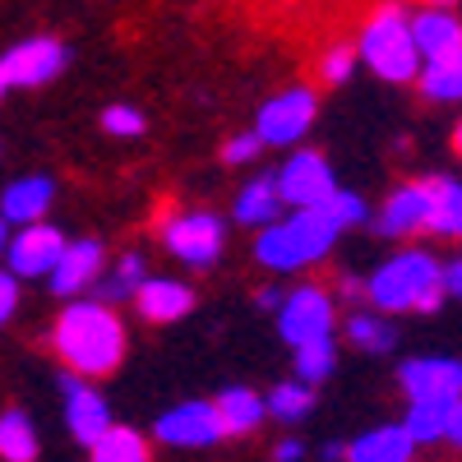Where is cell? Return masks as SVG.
<instances>
[{"instance_id":"obj_3","label":"cell","mask_w":462,"mask_h":462,"mask_svg":"<svg viewBox=\"0 0 462 462\" xmlns=\"http://www.w3.org/2000/svg\"><path fill=\"white\" fill-rule=\"evenodd\" d=\"M333 241H337V226L319 208H305V213H291V217H278L273 226H263V236L254 241V259L263 268L291 273V268L324 259Z\"/></svg>"},{"instance_id":"obj_32","label":"cell","mask_w":462,"mask_h":462,"mask_svg":"<svg viewBox=\"0 0 462 462\" xmlns=\"http://www.w3.org/2000/svg\"><path fill=\"white\" fill-rule=\"evenodd\" d=\"M102 130L106 134H116V139H134V134H143V111H134V106H106L102 111Z\"/></svg>"},{"instance_id":"obj_37","label":"cell","mask_w":462,"mask_h":462,"mask_svg":"<svg viewBox=\"0 0 462 462\" xmlns=\"http://www.w3.org/2000/svg\"><path fill=\"white\" fill-rule=\"evenodd\" d=\"M444 439L462 448V398H457V402L448 407V430H444Z\"/></svg>"},{"instance_id":"obj_24","label":"cell","mask_w":462,"mask_h":462,"mask_svg":"<svg viewBox=\"0 0 462 462\" xmlns=\"http://www.w3.org/2000/svg\"><path fill=\"white\" fill-rule=\"evenodd\" d=\"M0 457L5 462H32L37 457V430L19 407H10L0 416Z\"/></svg>"},{"instance_id":"obj_8","label":"cell","mask_w":462,"mask_h":462,"mask_svg":"<svg viewBox=\"0 0 462 462\" xmlns=\"http://www.w3.org/2000/svg\"><path fill=\"white\" fill-rule=\"evenodd\" d=\"M278 328L291 346H310L319 337H333V296H324L319 287L287 291L282 310H278Z\"/></svg>"},{"instance_id":"obj_31","label":"cell","mask_w":462,"mask_h":462,"mask_svg":"<svg viewBox=\"0 0 462 462\" xmlns=\"http://www.w3.org/2000/svg\"><path fill=\"white\" fill-rule=\"evenodd\" d=\"M319 213L337 226V231H346V226H356V222H365V204L356 199V195H346V189H333L328 195V204H319Z\"/></svg>"},{"instance_id":"obj_1","label":"cell","mask_w":462,"mask_h":462,"mask_svg":"<svg viewBox=\"0 0 462 462\" xmlns=\"http://www.w3.org/2000/svg\"><path fill=\"white\" fill-rule=\"evenodd\" d=\"M56 352L69 365V374H111L125 361V324L111 315V305L102 300H74L65 305V315L56 319Z\"/></svg>"},{"instance_id":"obj_41","label":"cell","mask_w":462,"mask_h":462,"mask_svg":"<svg viewBox=\"0 0 462 462\" xmlns=\"http://www.w3.org/2000/svg\"><path fill=\"white\" fill-rule=\"evenodd\" d=\"M453 148H457V158H462V121H457V130H453Z\"/></svg>"},{"instance_id":"obj_19","label":"cell","mask_w":462,"mask_h":462,"mask_svg":"<svg viewBox=\"0 0 462 462\" xmlns=\"http://www.w3.org/2000/svg\"><path fill=\"white\" fill-rule=\"evenodd\" d=\"M411 453H416V444L402 435V426H379L346 444L342 462H411Z\"/></svg>"},{"instance_id":"obj_15","label":"cell","mask_w":462,"mask_h":462,"mask_svg":"<svg viewBox=\"0 0 462 462\" xmlns=\"http://www.w3.org/2000/svg\"><path fill=\"white\" fill-rule=\"evenodd\" d=\"M426 217H430V195H426V180H411L402 189H393L389 199H383L379 217H374V231L389 241H402V236H416V231H426Z\"/></svg>"},{"instance_id":"obj_42","label":"cell","mask_w":462,"mask_h":462,"mask_svg":"<svg viewBox=\"0 0 462 462\" xmlns=\"http://www.w3.org/2000/svg\"><path fill=\"white\" fill-rule=\"evenodd\" d=\"M5 245H10V236H5V222H0V254H5Z\"/></svg>"},{"instance_id":"obj_25","label":"cell","mask_w":462,"mask_h":462,"mask_svg":"<svg viewBox=\"0 0 462 462\" xmlns=\"http://www.w3.org/2000/svg\"><path fill=\"white\" fill-rule=\"evenodd\" d=\"M426 102H462V56H448L439 65H420L416 74Z\"/></svg>"},{"instance_id":"obj_9","label":"cell","mask_w":462,"mask_h":462,"mask_svg":"<svg viewBox=\"0 0 462 462\" xmlns=\"http://www.w3.org/2000/svg\"><path fill=\"white\" fill-rule=\"evenodd\" d=\"M162 241L176 259L208 268L222 254V222L213 213H176V217L162 222Z\"/></svg>"},{"instance_id":"obj_18","label":"cell","mask_w":462,"mask_h":462,"mask_svg":"<svg viewBox=\"0 0 462 462\" xmlns=\"http://www.w3.org/2000/svg\"><path fill=\"white\" fill-rule=\"evenodd\" d=\"M189 310H195V291L176 278H148L139 287V315L152 319V324H171Z\"/></svg>"},{"instance_id":"obj_40","label":"cell","mask_w":462,"mask_h":462,"mask_svg":"<svg viewBox=\"0 0 462 462\" xmlns=\"http://www.w3.org/2000/svg\"><path fill=\"white\" fill-rule=\"evenodd\" d=\"M342 453H346V444H324V462H342Z\"/></svg>"},{"instance_id":"obj_36","label":"cell","mask_w":462,"mask_h":462,"mask_svg":"<svg viewBox=\"0 0 462 462\" xmlns=\"http://www.w3.org/2000/svg\"><path fill=\"white\" fill-rule=\"evenodd\" d=\"M439 287H444V296H462V254L439 263Z\"/></svg>"},{"instance_id":"obj_11","label":"cell","mask_w":462,"mask_h":462,"mask_svg":"<svg viewBox=\"0 0 462 462\" xmlns=\"http://www.w3.org/2000/svg\"><path fill=\"white\" fill-rule=\"evenodd\" d=\"M5 254H10V278L14 282L19 278H51V268L65 254V236H60L56 226L37 222V226H23L19 231V236L5 245Z\"/></svg>"},{"instance_id":"obj_10","label":"cell","mask_w":462,"mask_h":462,"mask_svg":"<svg viewBox=\"0 0 462 462\" xmlns=\"http://www.w3.org/2000/svg\"><path fill=\"white\" fill-rule=\"evenodd\" d=\"M398 383L411 402H457L462 398V361L453 356H416L398 370Z\"/></svg>"},{"instance_id":"obj_12","label":"cell","mask_w":462,"mask_h":462,"mask_svg":"<svg viewBox=\"0 0 462 462\" xmlns=\"http://www.w3.org/2000/svg\"><path fill=\"white\" fill-rule=\"evenodd\" d=\"M411 47L420 65H439L448 56H462V19L448 5H426L411 14Z\"/></svg>"},{"instance_id":"obj_17","label":"cell","mask_w":462,"mask_h":462,"mask_svg":"<svg viewBox=\"0 0 462 462\" xmlns=\"http://www.w3.org/2000/svg\"><path fill=\"white\" fill-rule=\"evenodd\" d=\"M97 273H102V245L97 241H65V254L51 268V291L74 296V291L93 287Z\"/></svg>"},{"instance_id":"obj_26","label":"cell","mask_w":462,"mask_h":462,"mask_svg":"<svg viewBox=\"0 0 462 462\" xmlns=\"http://www.w3.org/2000/svg\"><path fill=\"white\" fill-rule=\"evenodd\" d=\"M346 337H352V346H361V352L383 356V352H393L398 328L383 319V315H365V310H356L352 319H346Z\"/></svg>"},{"instance_id":"obj_28","label":"cell","mask_w":462,"mask_h":462,"mask_svg":"<svg viewBox=\"0 0 462 462\" xmlns=\"http://www.w3.org/2000/svg\"><path fill=\"white\" fill-rule=\"evenodd\" d=\"M337 365V346L333 337H319L310 346H296V383H305V389H315V383H324Z\"/></svg>"},{"instance_id":"obj_2","label":"cell","mask_w":462,"mask_h":462,"mask_svg":"<svg viewBox=\"0 0 462 462\" xmlns=\"http://www.w3.org/2000/svg\"><path fill=\"white\" fill-rule=\"evenodd\" d=\"M365 296L379 315H430L444 305V287H439V259L426 250H402L393 259H383L370 282Z\"/></svg>"},{"instance_id":"obj_34","label":"cell","mask_w":462,"mask_h":462,"mask_svg":"<svg viewBox=\"0 0 462 462\" xmlns=\"http://www.w3.org/2000/svg\"><path fill=\"white\" fill-rule=\"evenodd\" d=\"M254 152H259V139H254V134H236V139L222 148V162H226V167H241V162L254 158Z\"/></svg>"},{"instance_id":"obj_27","label":"cell","mask_w":462,"mask_h":462,"mask_svg":"<svg viewBox=\"0 0 462 462\" xmlns=\"http://www.w3.org/2000/svg\"><path fill=\"white\" fill-rule=\"evenodd\" d=\"M88 453L93 462H148V439L130 426H111Z\"/></svg>"},{"instance_id":"obj_7","label":"cell","mask_w":462,"mask_h":462,"mask_svg":"<svg viewBox=\"0 0 462 462\" xmlns=\"http://www.w3.org/2000/svg\"><path fill=\"white\" fill-rule=\"evenodd\" d=\"M273 180H278V195H282V204H291L296 213L328 204V195L337 189V185H333V167H328V158H319V152H310V148L291 152L287 167H282Z\"/></svg>"},{"instance_id":"obj_39","label":"cell","mask_w":462,"mask_h":462,"mask_svg":"<svg viewBox=\"0 0 462 462\" xmlns=\"http://www.w3.org/2000/svg\"><path fill=\"white\" fill-rule=\"evenodd\" d=\"M259 305H263V310H282V291H278V287L259 291Z\"/></svg>"},{"instance_id":"obj_6","label":"cell","mask_w":462,"mask_h":462,"mask_svg":"<svg viewBox=\"0 0 462 462\" xmlns=\"http://www.w3.org/2000/svg\"><path fill=\"white\" fill-rule=\"evenodd\" d=\"M65 65H69V51L56 37H28V42L0 56V79H5V88H42Z\"/></svg>"},{"instance_id":"obj_23","label":"cell","mask_w":462,"mask_h":462,"mask_svg":"<svg viewBox=\"0 0 462 462\" xmlns=\"http://www.w3.org/2000/svg\"><path fill=\"white\" fill-rule=\"evenodd\" d=\"M448 407L453 402H411L402 416V435L411 444H439L448 430Z\"/></svg>"},{"instance_id":"obj_38","label":"cell","mask_w":462,"mask_h":462,"mask_svg":"<svg viewBox=\"0 0 462 462\" xmlns=\"http://www.w3.org/2000/svg\"><path fill=\"white\" fill-rule=\"evenodd\" d=\"M273 457H278V462H300L305 448H300V439H282V444L273 448Z\"/></svg>"},{"instance_id":"obj_14","label":"cell","mask_w":462,"mask_h":462,"mask_svg":"<svg viewBox=\"0 0 462 462\" xmlns=\"http://www.w3.org/2000/svg\"><path fill=\"white\" fill-rule=\"evenodd\" d=\"M162 444H180V448H204V444H217L222 439V426H217V411L213 402H180L171 411L158 416L152 426Z\"/></svg>"},{"instance_id":"obj_20","label":"cell","mask_w":462,"mask_h":462,"mask_svg":"<svg viewBox=\"0 0 462 462\" xmlns=\"http://www.w3.org/2000/svg\"><path fill=\"white\" fill-rule=\"evenodd\" d=\"M426 195H430L426 231H435V236H444V241H462V185L448 180V176H430Z\"/></svg>"},{"instance_id":"obj_29","label":"cell","mask_w":462,"mask_h":462,"mask_svg":"<svg viewBox=\"0 0 462 462\" xmlns=\"http://www.w3.org/2000/svg\"><path fill=\"white\" fill-rule=\"evenodd\" d=\"M263 411H273L278 420H305L315 411V389H305V383H278L273 393L263 398Z\"/></svg>"},{"instance_id":"obj_21","label":"cell","mask_w":462,"mask_h":462,"mask_svg":"<svg viewBox=\"0 0 462 462\" xmlns=\"http://www.w3.org/2000/svg\"><path fill=\"white\" fill-rule=\"evenodd\" d=\"M213 411H217L222 435H250L259 420H263V398H259L254 389H241V383H231V389L217 393Z\"/></svg>"},{"instance_id":"obj_30","label":"cell","mask_w":462,"mask_h":462,"mask_svg":"<svg viewBox=\"0 0 462 462\" xmlns=\"http://www.w3.org/2000/svg\"><path fill=\"white\" fill-rule=\"evenodd\" d=\"M148 278H143V259L139 254H125L121 263H116V273L97 287V296H102V305L106 300H121V296H130V291H139Z\"/></svg>"},{"instance_id":"obj_43","label":"cell","mask_w":462,"mask_h":462,"mask_svg":"<svg viewBox=\"0 0 462 462\" xmlns=\"http://www.w3.org/2000/svg\"><path fill=\"white\" fill-rule=\"evenodd\" d=\"M0 97H5V79H0Z\"/></svg>"},{"instance_id":"obj_33","label":"cell","mask_w":462,"mask_h":462,"mask_svg":"<svg viewBox=\"0 0 462 462\" xmlns=\"http://www.w3.org/2000/svg\"><path fill=\"white\" fill-rule=\"evenodd\" d=\"M352 65H356V51L352 47H328L324 51V65H319V74H324V84H346L352 79Z\"/></svg>"},{"instance_id":"obj_22","label":"cell","mask_w":462,"mask_h":462,"mask_svg":"<svg viewBox=\"0 0 462 462\" xmlns=\"http://www.w3.org/2000/svg\"><path fill=\"white\" fill-rule=\"evenodd\" d=\"M278 213H282V195H278L273 176H254L236 195V222H245V226H273Z\"/></svg>"},{"instance_id":"obj_5","label":"cell","mask_w":462,"mask_h":462,"mask_svg":"<svg viewBox=\"0 0 462 462\" xmlns=\"http://www.w3.org/2000/svg\"><path fill=\"white\" fill-rule=\"evenodd\" d=\"M315 111H319V102H315L310 88H287V93L268 97V102L259 106L254 139H259V143H282V148H291L296 139L310 134Z\"/></svg>"},{"instance_id":"obj_13","label":"cell","mask_w":462,"mask_h":462,"mask_svg":"<svg viewBox=\"0 0 462 462\" xmlns=\"http://www.w3.org/2000/svg\"><path fill=\"white\" fill-rule=\"evenodd\" d=\"M60 393H65V426L79 444H97L111 430V407L102 393H93L79 374H60Z\"/></svg>"},{"instance_id":"obj_16","label":"cell","mask_w":462,"mask_h":462,"mask_svg":"<svg viewBox=\"0 0 462 462\" xmlns=\"http://www.w3.org/2000/svg\"><path fill=\"white\" fill-rule=\"evenodd\" d=\"M51 195H56L51 176H23V180L5 185V195H0V222L37 226V222H42V213L51 208Z\"/></svg>"},{"instance_id":"obj_4","label":"cell","mask_w":462,"mask_h":462,"mask_svg":"<svg viewBox=\"0 0 462 462\" xmlns=\"http://www.w3.org/2000/svg\"><path fill=\"white\" fill-rule=\"evenodd\" d=\"M361 60L389 84H407L420 74V56L411 47V14L402 5H379L361 28Z\"/></svg>"},{"instance_id":"obj_35","label":"cell","mask_w":462,"mask_h":462,"mask_svg":"<svg viewBox=\"0 0 462 462\" xmlns=\"http://www.w3.org/2000/svg\"><path fill=\"white\" fill-rule=\"evenodd\" d=\"M19 310V282L10 273H0V328L10 324V315Z\"/></svg>"}]
</instances>
